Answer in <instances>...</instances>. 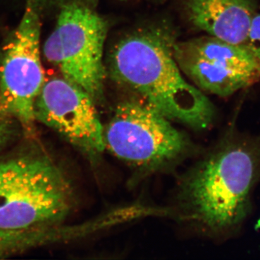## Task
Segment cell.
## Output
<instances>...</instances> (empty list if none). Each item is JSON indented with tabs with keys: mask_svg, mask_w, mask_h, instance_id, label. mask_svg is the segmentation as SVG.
<instances>
[{
	"mask_svg": "<svg viewBox=\"0 0 260 260\" xmlns=\"http://www.w3.org/2000/svg\"><path fill=\"white\" fill-rule=\"evenodd\" d=\"M195 28L224 42L243 45L256 14L255 0H186Z\"/></svg>",
	"mask_w": 260,
	"mask_h": 260,
	"instance_id": "cell-9",
	"label": "cell"
},
{
	"mask_svg": "<svg viewBox=\"0 0 260 260\" xmlns=\"http://www.w3.org/2000/svg\"><path fill=\"white\" fill-rule=\"evenodd\" d=\"M41 23L31 2L3 49L0 61V110L18 121L25 135L35 134L34 107L45 83L40 55Z\"/></svg>",
	"mask_w": 260,
	"mask_h": 260,
	"instance_id": "cell-6",
	"label": "cell"
},
{
	"mask_svg": "<svg viewBox=\"0 0 260 260\" xmlns=\"http://www.w3.org/2000/svg\"><path fill=\"white\" fill-rule=\"evenodd\" d=\"M243 46L260 64V14L256 13L251 20L247 37Z\"/></svg>",
	"mask_w": 260,
	"mask_h": 260,
	"instance_id": "cell-11",
	"label": "cell"
},
{
	"mask_svg": "<svg viewBox=\"0 0 260 260\" xmlns=\"http://www.w3.org/2000/svg\"><path fill=\"white\" fill-rule=\"evenodd\" d=\"M106 149L134 167L153 170L179 159L191 149L185 135L144 100L125 101L104 127Z\"/></svg>",
	"mask_w": 260,
	"mask_h": 260,
	"instance_id": "cell-4",
	"label": "cell"
},
{
	"mask_svg": "<svg viewBox=\"0 0 260 260\" xmlns=\"http://www.w3.org/2000/svg\"><path fill=\"white\" fill-rule=\"evenodd\" d=\"M173 44L158 32L139 31L122 38L109 56L111 76L171 121L198 131L208 129L215 119V107L184 79Z\"/></svg>",
	"mask_w": 260,
	"mask_h": 260,
	"instance_id": "cell-2",
	"label": "cell"
},
{
	"mask_svg": "<svg viewBox=\"0 0 260 260\" xmlns=\"http://www.w3.org/2000/svg\"><path fill=\"white\" fill-rule=\"evenodd\" d=\"M73 192L51 157L32 148L0 156V231L27 232L61 225Z\"/></svg>",
	"mask_w": 260,
	"mask_h": 260,
	"instance_id": "cell-3",
	"label": "cell"
},
{
	"mask_svg": "<svg viewBox=\"0 0 260 260\" xmlns=\"http://www.w3.org/2000/svg\"><path fill=\"white\" fill-rule=\"evenodd\" d=\"M107 21L83 5L72 3L61 10L55 28L44 45L47 60L63 78L79 85L95 102L104 95V48Z\"/></svg>",
	"mask_w": 260,
	"mask_h": 260,
	"instance_id": "cell-5",
	"label": "cell"
},
{
	"mask_svg": "<svg viewBox=\"0 0 260 260\" xmlns=\"http://www.w3.org/2000/svg\"><path fill=\"white\" fill-rule=\"evenodd\" d=\"M259 182L260 135L243 133L232 124L186 179L188 216L213 237H237L250 215Z\"/></svg>",
	"mask_w": 260,
	"mask_h": 260,
	"instance_id": "cell-1",
	"label": "cell"
},
{
	"mask_svg": "<svg viewBox=\"0 0 260 260\" xmlns=\"http://www.w3.org/2000/svg\"><path fill=\"white\" fill-rule=\"evenodd\" d=\"M20 131L18 121L0 110V152L16 139Z\"/></svg>",
	"mask_w": 260,
	"mask_h": 260,
	"instance_id": "cell-10",
	"label": "cell"
},
{
	"mask_svg": "<svg viewBox=\"0 0 260 260\" xmlns=\"http://www.w3.org/2000/svg\"><path fill=\"white\" fill-rule=\"evenodd\" d=\"M181 73L202 91L229 97L260 80V64L243 45L213 37L174 43Z\"/></svg>",
	"mask_w": 260,
	"mask_h": 260,
	"instance_id": "cell-7",
	"label": "cell"
},
{
	"mask_svg": "<svg viewBox=\"0 0 260 260\" xmlns=\"http://www.w3.org/2000/svg\"><path fill=\"white\" fill-rule=\"evenodd\" d=\"M80 1H81V0H80ZM85 1H90V0H85Z\"/></svg>",
	"mask_w": 260,
	"mask_h": 260,
	"instance_id": "cell-12",
	"label": "cell"
},
{
	"mask_svg": "<svg viewBox=\"0 0 260 260\" xmlns=\"http://www.w3.org/2000/svg\"><path fill=\"white\" fill-rule=\"evenodd\" d=\"M37 122L55 131L90 160L106 149L104 127L95 101L79 85L63 78L46 81L34 107Z\"/></svg>",
	"mask_w": 260,
	"mask_h": 260,
	"instance_id": "cell-8",
	"label": "cell"
}]
</instances>
